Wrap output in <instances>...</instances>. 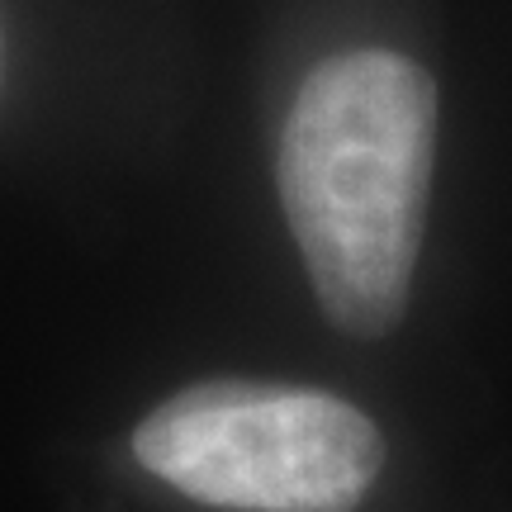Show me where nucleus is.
Wrapping results in <instances>:
<instances>
[{
  "label": "nucleus",
  "instance_id": "1",
  "mask_svg": "<svg viewBox=\"0 0 512 512\" xmlns=\"http://www.w3.org/2000/svg\"><path fill=\"white\" fill-rule=\"evenodd\" d=\"M437 166V86L413 57L351 48L294 95L275 181L313 294L351 337H384L408 309Z\"/></svg>",
  "mask_w": 512,
  "mask_h": 512
},
{
  "label": "nucleus",
  "instance_id": "2",
  "mask_svg": "<svg viewBox=\"0 0 512 512\" xmlns=\"http://www.w3.org/2000/svg\"><path fill=\"white\" fill-rule=\"evenodd\" d=\"M133 451L171 489L233 512H351L384 465L361 408L256 380L181 389L143 418Z\"/></svg>",
  "mask_w": 512,
  "mask_h": 512
},
{
  "label": "nucleus",
  "instance_id": "3",
  "mask_svg": "<svg viewBox=\"0 0 512 512\" xmlns=\"http://www.w3.org/2000/svg\"><path fill=\"white\" fill-rule=\"evenodd\" d=\"M0 81H5V34H0Z\"/></svg>",
  "mask_w": 512,
  "mask_h": 512
}]
</instances>
